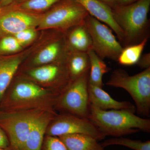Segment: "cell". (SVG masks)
Segmentation results:
<instances>
[{"label": "cell", "instance_id": "52a82bcc", "mask_svg": "<svg viewBox=\"0 0 150 150\" xmlns=\"http://www.w3.org/2000/svg\"><path fill=\"white\" fill-rule=\"evenodd\" d=\"M89 71L70 83L59 96L55 108L66 113L88 119Z\"/></svg>", "mask_w": 150, "mask_h": 150}, {"label": "cell", "instance_id": "ba28073f", "mask_svg": "<svg viewBox=\"0 0 150 150\" xmlns=\"http://www.w3.org/2000/svg\"><path fill=\"white\" fill-rule=\"evenodd\" d=\"M84 25L91 37L92 49L101 59L117 61L123 48L111 29L90 14L84 21Z\"/></svg>", "mask_w": 150, "mask_h": 150}, {"label": "cell", "instance_id": "f546056e", "mask_svg": "<svg viewBox=\"0 0 150 150\" xmlns=\"http://www.w3.org/2000/svg\"><path fill=\"white\" fill-rule=\"evenodd\" d=\"M98 1L104 3L111 8L116 4L117 0H98Z\"/></svg>", "mask_w": 150, "mask_h": 150}, {"label": "cell", "instance_id": "5bb4252c", "mask_svg": "<svg viewBox=\"0 0 150 150\" xmlns=\"http://www.w3.org/2000/svg\"><path fill=\"white\" fill-rule=\"evenodd\" d=\"M63 40L57 39L41 49L33 61L34 67L54 63L66 64L69 50L65 40Z\"/></svg>", "mask_w": 150, "mask_h": 150}, {"label": "cell", "instance_id": "3957f363", "mask_svg": "<svg viewBox=\"0 0 150 150\" xmlns=\"http://www.w3.org/2000/svg\"><path fill=\"white\" fill-rule=\"evenodd\" d=\"M150 7V0H139L127 5L115 4L111 7L113 18L123 31L126 46L141 42L148 35L145 33L149 26Z\"/></svg>", "mask_w": 150, "mask_h": 150}, {"label": "cell", "instance_id": "d6986e66", "mask_svg": "<svg viewBox=\"0 0 150 150\" xmlns=\"http://www.w3.org/2000/svg\"><path fill=\"white\" fill-rule=\"evenodd\" d=\"M68 150H103L104 148L93 137L83 134L64 135L59 137Z\"/></svg>", "mask_w": 150, "mask_h": 150}, {"label": "cell", "instance_id": "2e32d148", "mask_svg": "<svg viewBox=\"0 0 150 150\" xmlns=\"http://www.w3.org/2000/svg\"><path fill=\"white\" fill-rule=\"evenodd\" d=\"M65 40L69 51L85 52L92 49L91 35L84 24L79 25L71 28Z\"/></svg>", "mask_w": 150, "mask_h": 150}, {"label": "cell", "instance_id": "ac0fdd59", "mask_svg": "<svg viewBox=\"0 0 150 150\" xmlns=\"http://www.w3.org/2000/svg\"><path fill=\"white\" fill-rule=\"evenodd\" d=\"M21 62L19 57H0V102Z\"/></svg>", "mask_w": 150, "mask_h": 150}, {"label": "cell", "instance_id": "7a4b0ae2", "mask_svg": "<svg viewBox=\"0 0 150 150\" xmlns=\"http://www.w3.org/2000/svg\"><path fill=\"white\" fill-rule=\"evenodd\" d=\"M126 110H101L90 104L88 119L105 136L121 137L140 131L150 132V119Z\"/></svg>", "mask_w": 150, "mask_h": 150}, {"label": "cell", "instance_id": "7402d4cb", "mask_svg": "<svg viewBox=\"0 0 150 150\" xmlns=\"http://www.w3.org/2000/svg\"><path fill=\"white\" fill-rule=\"evenodd\" d=\"M148 40V35L139 43L123 48L117 59L118 63L124 66H131L137 64Z\"/></svg>", "mask_w": 150, "mask_h": 150}, {"label": "cell", "instance_id": "4fadbf2b", "mask_svg": "<svg viewBox=\"0 0 150 150\" xmlns=\"http://www.w3.org/2000/svg\"><path fill=\"white\" fill-rule=\"evenodd\" d=\"M88 93L90 104L101 110H126L136 112V107L131 102L117 101L102 88L89 83Z\"/></svg>", "mask_w": 150, "mask_h": 150}, {"label": "cell", "instance_id": "4dcf8cb0", "mask_svg": "<svg viewBox=\"0 0 150 150\" xmlns=\"http://www.w3.org/2000/svg\"><path fill=\"white\" fill-rule=\"evenodd\" d=\"M13 0H0V5L2 8L7 6L11 4Z\"/></svg>", "mask_w": 150, "mask_h": 150}, {"label": "cell", "instance_id": "83f0119b", "mask_svg": "<svg viewBox=\"0 0 150 150\" xmlns=\"http://www.w3.org/2000/svg\"><path fill=\"white\" fill-rule=\"evenodd\" d=\"M9 146L8 138L4 131L0 127V148H7Z\"/></svg>", "mask_w": 150, "mask_h": 150}, {"label": "cell", "instance_id": "d6a6232c", "mask_svg": "<svg viewBox=\"0 0 150 150\" xmlns=\"http://www.w3.org/2000/svg\"><path fill=\"white\" fill-rule=\"evenodd\" d=\"M2 10V8L1 6L0 5V13H1V12Z\"/></svg>", "mask_w": 150, "mask_h": 150}, {"label": "cell", "instance_id": "4316f807", "mask_svg": "<svg viewBox=\"0 0 150 150\" xmlns=\"http://www.w3.org/2000/svg\"><path fill=\"white\" fill-rule=\"evenodd\" d=\"M137 64L140 68L143 69H146L150 68V54L147 53L141 56Z\"/></svg>", "mask_w": 150, "mask_h": 150}, {"label": "cell", "instance_id": "9c48e42d", "mask_svg": "<svg viewBox=\"0 0 150 150\" xmlns=\"http://www.w3.org/2000/svg\"><path fill=\"white\" fill-rule=\"evenodd\" d=\"M83 134L93 137L98 141L106 136L88 119L70 113L57 114L48 124L46 136L60 137L64 135Z\"/></svg>", "mask_w": 150, "mask_h": 150}, {"label": "cell", "instance_id": "8992f818", "mask_svg": "<svg viewBox=\"0 0 150 150\" xmlns=\"http://www.w3.org/2000/svg\"><path fill=\"white\" fill-rule=\"evenodd\" d=\"M88 14L75 0H60L43 13L38 28L54 29L65 33L72 27L84 24Z\"/></svg>", "mask_w": 150, "mask_h": 150}, {"label": "cell", "instance_id": "44dd1931", "mask_svg": "<svg viewBox=\"0 0 150 150\" xmlns=\"http://www.w3.org/2000/svg\"><path fill=\"white\" fill-rule=\"evenodd\" d=\"M60 0H13L7 7L35 14H43Z\"/></svg>", "mask_w": 150, "mask_h": 150}, {"label": "cell", "instance_id": "cb8c5ba5", "mask_svg": "<svg viewBox=\"0 0 150 150\" xmlns=\"http://www.w3.org/2000/svg\"><path fill=\"white\" fill-rule=\"evenodd\" d=\"M0 56L15 53L21 50L22 46L13 35L0 38Z\"/></svg>", "mask_w": 150, "mask_h": 150}, {"label": "cell", "instance_id": "9a60e30c", "mask_svg": "<svg viewBox=\"0 0 150 150\" xmlns=\"http://www.w3.org/2000/svg\"><path fill=\"white\" fill-rule=\"evenodd\" d=\"M57 113L48 110L40 115L34 123L20 150H41L48 124Z\"/></svg>", "mask_w": 150, "mask_h": 150}, {"label": "cell", "instance_id": "5b68a950", "mask_svg": "<svg viewBox=\"0 0 150 150\" xmlns=\"http://www.w3.org/2000/svg\"><path fill=\"white\" fill-rule=\"evenodd\" d=\"M47 111L41 109L0 111V127L13 149H21L38 118Z\"/></svg>", "mask_w": 150, "mask_h": 150}, {"label": "cell", "instance_id": "1f68e13d", "mask_svg": "<svg viewBox=\"0 0 150 150\" xmlns=\"http://www.w3.org/2000/svg\"><path fill=\"white\" fill-rule=\"evenodd\" d=\"M0 150H13L11 147L10 146H9L8 147L5 148H0Z\"/></svg>", "mask_w": 150, "mask_h": 150}, {"label": "cell", "instance_id": "ffe728a7", "mask_svg": "<svg viewBox=\"0 0 150 150\" xmlns=\"http://www.w3.org/2000/svg\"><path fill=\"white\" fill-rule=\"evenodd\" d=\"M87 54L90 62L88 83L102 88L103 85V75L108 72L110 69L103 59L98 56L93 49L89 50Z\"/></svg>", "mask_w": 150, "mask_h": 150}, {"label": "cell", "instance_id": "277c9868", "mask_svg": "<svg viewBox=\"0 0 150 150\" xmlns=\"http://www.w3.org/2000/svg\"><path fill=\"white\" fill-rule=\"evenodd\" d=\"M106 84L125 89L134 100L138 113L149 117L150 68L134 76H130L125 70L117 69L112 72Z\"/></svg>", "mask_w": 150, "mask_h": 150}, {"label": "cell", "instance_id": "484cf974", "mask_svg": "<svg viewBox=\"0 0 150 150\" xmlns=\"http://www.w3.org/2000/svg\"><path fill=\"white\" fill-rule=\"evenodd\" d=\"M36 35L37 32L35 28H31L22 30L13 36L21 45L23 46L32 42L35 39Z\"/></svg>", "mask_w": 150, "mask_h": 150}, {"label": "cell", "instance_id": "603a6c76", "mask_svg": "<svg viewBox=\"0 0 150 150\" xmlns=\"http://www.w3.org/2000/svg\"><path fill=\"white\" fill-rule=\"evenodd\" d=\"M103 148L110 145H120L134 150H150V141L143 142L122 137H115L105 141L101 144Z\"/></svg>", "mask_w": 150, "mask_h": 150}, {"label": "cell", "instance_id": "6da1fadb", "mask_svg": "<svg viewBox=\"0 0 150 150\" xmlns=\"http://www.w3.org/2000/svg\"><path fill=\"white\" fill-rule=\"evenodd\" d=\"M61 94L29 80L20 79L8 87L0 102V111L54 110Z\"/></svg>", "mask_w": 150, "mask_h": 150}, {"label": "cell", "instance_id": "d4e9b609", "mask_svg": "<svg viewBox=\"0 0 150 150\" xmlns=\"http://www.w3.org/2000/svg\"><path fill=\"white\" fill-rule=\"evenodd\" d=\"M41 150H68L67 147L58 137L45 135Z\"/></svg>", "mask_w": 150, "mask_h": 150}, {"label": "cell", "instance_id": "7c38bea8", "mask_svg": "<svg viewBox=\"0 0 150 150\" xmlns=\"http://www.w3.org/2000/svg\"><path fill=\"white\" fill-rule=\"evenodd\" d=\"M85 9L89 14L105 24L116 34L118 40L123 42L122 30L115 21L111 8L98 0H75Z\"/></svg>", "mask_w": 150, "mask_h": 150}, {"label": "cell", "instance_id": "f1b7e54d", "mask_svg": "<svg viewBox=\"0 0 150 150\" xmlns=\"http://www.w3.org/2000/svg\"><path fill=\"white\" fill-rule=\"evenodd\" d=\"M139 0H117L116 4L118 5H127L137 2Z\"/></svg>", "mask_w": 150, "mask_h": 150}, {"label": "cell", "instance_id": "e0dca14e", "mask_svg": "<svg viewBox=\"0 0 150 150\" xmlns=\"http://www.w3.org/2000/svg\"><path fill=\"white\" fill-rule=\"evenodd\" d=\"M71 82L89 71L90 62L87 53L69 51L66 62Z\"/></svg>", "mask_w": 150, "mask_h": 150}, {"label": "cell", "instance_id": "8fae6325", "mask_svg": "<svg viewBox=\"0 0 150 150\" xmlns=\"http://www.w3.org/2000/svg\"><path fill=\"white\" fill-rule=\"evenodd\" d=\"M43 14L2 8L0 13V38L13 35L24 30L38 26Z\"/></svg>", "mask_w": 150, "mask_h": 150}, {"label": "cell", "instance_id": "30bf717a", "mask_svg": "<svg viewBox=\"0 0 150 150\" xmlns=\"http://www.w3.org/2000/svg\"><path fill=\"white\" fill-rule=\"evenodd\" d=\"M29 80L62 93L71 82L65 63H54L33 67L26 72Z\"/></svg>", "mask_w": 150, "mask_h": 150}]
</instances>
